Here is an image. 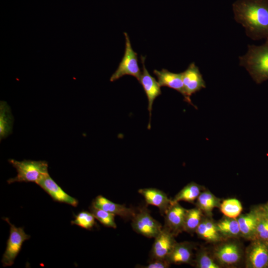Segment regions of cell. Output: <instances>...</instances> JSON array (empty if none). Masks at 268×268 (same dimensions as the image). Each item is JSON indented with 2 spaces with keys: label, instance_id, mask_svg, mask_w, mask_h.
Wrapping results in <instances>:
<instances>
[{
  "label": "cell",
  "instance_id": "obj_15",
  "mask_svg": "<svg viewBox=\"0 0 268 268\" xmlns=\"http://www.w3.org/2000/svg\"><path fill=\"white\" fill-rule=\"evenodd\" d=\"M138 192L144 198L147 204L154 205L159 208L161 215H164L172 203V200L162 191L154 188L140 189Z\"/></svg>",
  "mask_w": 268,
  "mask_h": 268
},
{
  "label": "cell",
  "instance_id": "obj_13",
  "mask_svg": "<svg viewBox=\"0 0 268 268\" xmlns=\"http://www.w3.org/2000/svg\"><path fill=\"white\" fill-rule=\"evenodd\" d=\"M56 201L67 203L76 207L78 201L67 194L53 180L49 174L43 176L37 183Z\"/></svg>",
  "mask_w": 268,
  "mask_h": 268
},
{
  "label": "cell",
  "instance_id": "obj_30",
  "mask_svg": "<svg viewBox=\"0 0 268 268\" xmlns=\"http://www.w3.org/2000/svg\"><path fill=\"white\" fill-rule=\"evenodd\" d=\"M171 264L167 260H152L147 265L141 266L142 268H168Z\"/></svg>",
  "mask_w": 268,
  "mask_h": 268
},
{
  "label": "cell",
  "instance_id": "obj_12",
  "mask_svg": "<svg viewBox=\"0 0 268 268\" xmlns=\"http://www.w3.org/2000/svg\"><path fill=\"white\" fill-rule=\"evenodd\" d=\"M187 209L179 202L172 203L166 210L163 227L171 232L175 236L184 231V223Z\"/></svg>",
  "mask_w": 268,
  "mask_h": 268
},
{
  "label": "cell",
  "instance_id": "obj_17",
  "mask_svg": "<svg viewBox=\"0 0 268 268\" xmlns=\"http://www.w3.org/2000/svg\"><path fill=\"white\" fill-rule=\"evenodd\" d=\"M194 247L195 244L192 242H176L167 260L171 264H191Z\"/></svg>",
  "mask_w": 268,
  "mask_h": 268
},
{
  "label": "cell",
  "instance_id": "obj_19",
  "mask_svg": "<svg viewBox=\"0 0 268 268\" xmlns=\"http://www.w3.org/2000/svg\"><path fill=\"white\" fill-rule=\"evenodd\" d=\"M196 233L200 238L208 242H218L223 238L217 230L216 223L210 218L202 217Z\"/></svg>",
  "mask_w": 268,
  "mask_h": 268
},
{
  "label": "cell",
  "instance_id": "obj_25",
  "mask_svg": "<svg viewBox=\"0 0 268 268\" xmlns=\"http://www.w3.org/2000/svg\"><path fill=\"white\" fill-rule=\"evenodd\" d=\"M219 208L225 216L232 218H237L243 210L241 202L235 198L223 200Z\"/></svg>",
  "mask_w": 268,
  "mask_h": 268
},
{
  "label": "cell",
  "instance_id": "obj_29",
  "mask_svg": "<svg viewBox=\"0 0 268 268\" xmlns=\"http://www.w3.org/2000/svg\"><path fill=\"white\" fill-rule=\"evenodd\" d=\"M259 218L256 229L255 239H260L268 241V218L265 214L262 206H259Z\"/></svg>",
  "mask_w": 268,
  "mask_h": 268
},
{
  "label": "cell",
  "instance_id": "obj_6",
  "mask_svg": "<svg viewBox=\"0 0 268 268\" xmlns=\"http://www.w3.org/2000/svg\"><path fill=\"white\" fill-rule=\"evenodd\" d=\"M131 225L134 231L148 238H155L163 228L161 224L152 217L145 206L138 208Z\"/></svg>",
  "mask_w": 268,
  "mask_h": 268
},
{
  "label": "cell",
  "instance_id": "obj_8",
  "mask_svg": "<svg viewBox=\"0 0 268 268\" xmlns=\"http://www.w3.org/2000/svg\"><path fill=\"white\" fill-rule=\"evenodd\" d=\"M246 266L248 268H267L268 241L255 239L246 251Z\"/></svg>",
  "mask_w": 268,
  "mask_h": 268
},
{
  "label": "cell",
  "instance_id": "obj_10",
  "mask_svg": "<svg viewBox=\"0 0 268 268\" xmlns=\"http://www.w3.org/2000/svg\"><path fill=\"white\" fill-rule=\"evenodd\" d=\"M175 236L168 230L163 227L159 234L154 238L150 253L151 261L154 260H167V258L176 241Z\"/></svg>",
  "mask_w": 268,
  "mask_h": 268
},
{
  "label": "cell",
  "instance_id": "obj_2",
  "mask_svg": "<svg viewBox=\"0 0 268 268\" xmlns=\"http://www.w3.org/2000/svg\"><path fill=\"white\" fill-rule=\"evenodd\" d=\"M239 59V65L246 69L257 83L268 79V39L260 46L248 45L246 54Z\"/></svg>",
  "mask_w": 268,
  "mask_h": 268
},
{
  "label": "cell",
  "instance_id": "obj_28",
  "mask_svg": "<svg viewBox=\"0 0 268 268\" xmlns=\"http://www.w3.org/2000/svg\"><path fill=\"white\" fill-rule=\"evenodd\" d=\"M196 266L198 268H220V265L204 249H201L196 255L195 259Z\"/></svg>",
  "mask_w": 268,
  "mask_h": 268
},
{
  "label": "cell",
  "instance_id": "obj_1",
  "mask_svg": "<svg viewBox=\"0 0 268 268\" xmlns=\"http://www.w3.org/2000/svg\"><path fill=\"white\" fill-rule=\"evenodd\" d=\"M234 18L254 40L268 39V0H237L232 4Z\"/></svg>",
  "mask_w": 268,
  "mask_h": 268
},
{
  "label": "cell",
  "instance_id": "obj_14",
  "mask_svg": "<svg viewBox=\"0 0 268 268\" xmlns=\"http://www.w3.org/2000/svg\"><path fill=\"white\" fill-rule=\"evenodd\" d=\"M91 204L125 220L132 219L137 211L134 207H128L124 204L114 202L102 195L97 196Z\"/></svg>",
  "mask_w": 268,
  "mask_h": 268
},
{
  "label": "cell",
  "instance_id": "obj_27",
  "mask_svg": "<svg viewBox=\"0 0 268 268\" xmlns=\"http://www.w3.org/2000/svg\"><path fill=\"white\" fill-rule=\"evenodd\" d=\"M73 216L74 219L71 221L72 225L75 224L84 229L91 230L96 224L95 218L90 211L83 210Z\"/></svg>",
  "mask_w": 268,
  "mask_h": 268
},
{
  "label": "cell",
  "instance_id": "obj_3",
  "mask_svg": "<svg viewBox=\"0 0 268 268\" xmlns=\"http://www.w3.org/2000/svg\"><path fill=\"white\" fill-rule=\"evenodd\" d=\"M8 161L17 172L16 177L7 181L8 184L14 182H34L37 184L43 176L49 174L48 164L46 161L25 159L19 161L13 159H9Z\"/></svg>",
  "mask_w": 268,
  "mask_h": 268
},
{
  "label": "cell",
  "instance_id": "obj_18",
  "mask_svg": "<svg viewBox=\"0 0 268 268\" xmlns=\"http://www.w3.org/2000/svg\"><path fill=\"white\" fill-rule=\"evenodd\" d=\"M153 73L156 76L160 86L173 89L185 96L184 84L181 73H174L163 68L161 70L154 69Z\"/></svg>",
  "mask_w": 268,
  "mask_h": 268
},
{
  "label": "cell",
  "instance_id": "obj_22",
  "mask_svg": "<svg viewBox=\"0 0 268 268\" xmlns=\"http://www.w3.org/2000/svg\"><path fill=\"white\" fill-rule=\"evenodd\" d=\"M203 190V187L194 182L186 185L172 200L173 202L184 201L194 203Z\"/></svg>",
  "mask_w": 268,
  "mask_h": 268
},
{
  "label": "cell",
  "instance_id": "obj_23",
  "mask_svg": "<svg viewBox=\"0 0 268 268\" xmlns=\"http://www.w3.org/2000/svg\"><path fill=\"white\" fill-rule=\"evenodd\" d=\"M220 200L208 190L202 191L196 200V206L202 212L210 215L214 208L219 207Z\"/></svg>",
  "mask_w": 268,
  "mask_h": 268
},
{
  "label": "cell",
  "instance_id": "obj_32",
  "mask_svg": "<svg viewBox=\"0 0 268 268\" xmlns=\"http://www.w3.org/2000/svg\"></svg>",
  "mask_w": 268,
  "mask_h": 268
},
{
  "label": "cell",
  "instance_id": "obj_4",
  "mask_svg": "<svg viewBox=\"0 0 268 268\" xmlns=\"http://www.w3.org/2000/svg\"><path fill=\"white\" fill-rule=\"evenodd\" d=\"M10 225L9 236L3 254L1 263L4 267L11 266L20 252L24 242L31 236L27 234L23 227H17L11 224L7 217L3 218Z\"/></svg>",
  "mask_w": 268,
  "mask_h": 268
},
{
  "label": "cell",
  "instance_id": "obj_5",
  "mask_svg": "<svg viewBox=\"0 0 268 268\" xmlns=\"http://www.w3.org/2000/svg\"><path fill=\"white\" fill-rule=\"evenodd\" d=\"M124 33L126 40L125 53L117 69L110 77L112 82L125 75L133 76L139 81L141 73L138 64L137 54L132 48L127 33Z\"/></svg>",
  "mask_w": 268,
  "mask_h": 268
},
{
  "label": "cell",
  "instance_id": "obj_16",
  "mask_svg": "<svg viewBox=\"0 0 268 268\" xmlns=\"http://www.w3.org/2000/svg\"><path fill=\"white\" fill-rule=\"evenodd\" d=\"M259 218V206L248 213L241 214L237 218L241 236L249 240L255 239Z\"/></svg>",
  "mask_w": 268,
  "mask_h": 268
},
{
  "label": "cell",
  "instance_id": "obj_21",
  "mask_svg": "<svg viewBox=\"0 0 268 268\" xmlns=\"http://www.w3.org/2000/svg\"><path fill=\"white\" fill-rule=\"evenodd\" d=\"M216 226L223 238H235L241 236L237 218L225 216L216 223Z\"/></svg>",
  "mask_w": 268,
  "mask_h": 268
},
{
  "label": "cell",
  "instance_id": "obj_31",
  "mask_svg": "<svg viewBox=\"0 0 268 268\" xmlns=\"http://www.w3.org/2000/svg\"><path fill=\"white\" fill-rule=\"evenodd\" d=\"M261 206L265 214L268 218V202Z\"/></svg>",
  "mask_w": 268,
  "mask_h": 268
},
{
  "label": "cell",
  "instance_id": "obj_24",
  "mask_svg": "<svg viewBox=\"0 0 268 268\" xmlns=\"http://www.w3.org/2000/svg\"><path fill=\"white\" fill-rule=\"evenodd\" d=\"M202 217L203 212L198 207L187 209L184 219V231L190 234L196 232Z\"/></svg>",
  "mask_w": 268,
  "mask_h": 268
},
{
  "label": "cell",
  "instance_id": "obj_20",
  "mask_svg": "<svg viewBox=\"0 0 268 268\" xmlns=\"http://www.w3.org/2000/svg\"><path fill=\"white\" fill-rule=\"evenodd\" d=\"M14 118L6 102H0V140L7 137L12 131Z\"/></svg>",
  "mask_w": 268,
  "mask_h": 268
},
{
  "label": "cell",
  "instance_id": "obj_9",
  "mask_svg": "<svg viewBox=\"0 0 268 268\" xmlns=\"http://www.w3.org/2000/svg\"><path fill=\"white\" fill-rule=\"evenodd\" d=\"M242 256L240 246L234 241L222 243L213 251V257L220 266H234L240 262Z\"/></svg>",
  "mask_w": 268,
  "mask_h": 268
},
{
  "label": "cell",
  "instance_id": "obj_26",
  "mask_svg": "<svg viewBox=\"0 0 268 268\" xmlns=\"http://www.w3.org/2000/svg\"><path fill=\"white\" fill-rule=\"evenodd\" d=\"M89 209L95 219L104 226L113 228H117L115 221V214L96 207L92 204L89 207Z\"/></svg>",
  "mask_w": 268,
  "mask_h": 268
},
{
  "label": "cell",
  "instance_id": "obj_11",
  "mask_svg": "<svg viewBox=\"0 0 268 268\" xmlns=\"http://www.w3.org/2000/svg\"><path fill=\"white\" fill-rule=\"evenodd\" d=\"M140 59L142 64V71L138 81L142 86L148 99V110L149 112V122L148 125V129H150L152 105L156 98L160 95L162 92L160 89L161 86L158 81L149 74L145 66V57L141 56Z\"/></svg>",
  "mask_w": 268,
  "mask_h": 268
},
{
  "label": "cell",
  "instance_id": "obj_7",
  "mask_svg": "<svg viewBox=\"0 0 268 268\" xmlns=\"http://www.w3.org/2000/svg\"><path fill=\"white\" fill-rule=\"evenodd\" d=\"M181 73L185 91L184 100L197 109L192 102L191 96L206 87L202 75L194 62L191 63L188 68Z\"/></svg>",
  "mask_w": 268,
  "mask_h": 268
}]
</instances>
